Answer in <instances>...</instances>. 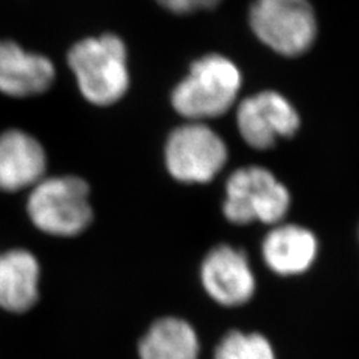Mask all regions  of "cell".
<instances>
[{
    "instance_id": "6",
    "label": "cell",
    "mask_w": 359,
    "mask_h": 359,
    "mask_svg": "<svg viewBox=\"0 0 359 359\" xmlns=\"http://www.w3.org/2000/svg\"><path fill=\"white\" fill-rule=\"evenodd\" d=\"M249 21L256 38L285 57L304 54L318 36L309 0H253Z\"/></svg>"
},
{
    "instance_id": "11",
    "label": "cell",
    "mask_w": 359,
    "mask_h": 359,
    "mask_svg": "<svg viewBox=\"0 0 359 359\" xmlns=\"http://www.w3.org/2000/svg\"><path fill=\"white\" fill-rule=\"evenodd\" d=\"M47 153L33 135L9 129L0 133V190L32 189L45 177Z\"/></svg>"
},
{
    "instance_id": "2",
    "label": "cell",
    "mask_w": 359,
    "mask_h": 359,
    "mask_svg": "<svg viewBox=\"0 0 359 359\" xmlns=\"http://www.w3.org/2000/svg\"><path fill=\"white\" fill-rule=\"evenodd\" d=\"M243 86L240 67L220 54H208L192 63L189 74L171 93V105L187 121L220 117L237 104Z\"/></svg>"
},
{
    "instance_id": "5",
    "label": "cell",
    "mask_w": 359,
    "mask_h": 359,
    "mask_svg": "<svg viewBox=\"0 0 359 359\" xmlns=\"http://www.w3.org/2000/svg\"><path fill=\"white\" fill-rule=\"evenodd\" d=\"M163 161L168 174L183 184H207L226 166L229 149L204 121H186L168 135Z\"/></svg>"
},
{
    "instance_id": "9",
    "label": "cell",
    "mask_w": 359,
    "mask_h": 359,
    "mask_svg": "<svg viewBox=\"0 0 359 359\" xmlns=\"http://www.w3.org/2000/svg\"><path fill=\"white\" fill-rule=\"evenodd\" d=\"M55 80L53 60L11 39H0V93L32 97L47 92Z\"/></svg>"
},
{
    "instance_id": "8",
    "label": "cell",
    "mask_w": 359,
    "mask_h": 359,
    "mask_svg": "<svg viewBox=\"0 0 359 359\" xmlns=\"http://www.w3.org/2000/svg\"><path fill=\"white\" fill-rule=\"evenodd\" d=\"M205 294L223 307H240L252 301L256 276L245 252L231 244H219L205 255L199 266Z\"/></svg>"
},
{
    "instance_id": "1",
    "label": "cell",
    "mask_w": 359,
    "mask_h": 359,
    "mask_svg": "<svg viewBox=\"0 0 359 359\" xmlns=\"http://www.w3.org/2000/svg\"><path fill=\"white\" fill-rule=\"evenodd\" d=\"M66 62L81 96L92 105H114L128 93V50L120 36L105 33L78 41L67 51Z\"/></svg>"
},
{
    "instance_id": "10",
    "label": "cell",
    "mask_w": 359,
    "mask_h": 359,
    "mask_svg": "<svg viewBox=\"0 0 359 359\" xmlns=\"http://www.w3.org/2000/svg\"><path fill=\"white\" fill-rule=\"evenodd\" d=\"M264 264L277 276L294 277L307 273L316 262L319 241L313 231L297 223H277L261 244Z\"/></svg>"
},
{
    "instance_id": "15",
    "label": "cell",
    "mask_w": 359,
    "mask_h": 359,
    "mask_svg": "<svg viewBox=\"0 0 359 359\" xmlns=\"http://www.w3.org/2000/svg\"><path fill=\"white\" fill-rule=\"evenodd\" d=\"M168 13L177 15L194 14L201 9H211L217 6L222 0H156Z\"/></svg>"
},
{
    "instance_id": "12",
    "label": "cell",
    "mask_w": 359,
    "mask_h": 359,
    "mask_svg": "<svg viewBox=\"0 0 359 359\" xmlns=\"http://www.w3.org/2000/svg\"><path fill=\"white\" fill-rule=\"evenodd\" d=\"M41 266L36 256L25 249L0 253V309L26 313L39 299Z\"/></svg>"
},
{
    "instance_id": "7",
    "label": "cell",
    "mask_w": 359,
    "mask_h": 359,
    "mask_svg": "<svg viewBox=\"0 0 359 359\" xmlns=\"http://www.w3.org/2000/svg\"><path fill=\"white\" fill-rule=\"evenodd\" d=\"M235 123L249 147L268 150L278 140L294 137L301 126V117L286 96L274 90H264L241 100Z\"/></svg>"
},
{
    "instance_id": "14",
    "label": "cell",
    "mask_w": 359,
    "mask_h": 359,
    "mask_svg": "<svg viewBox=\"0 0 359 359\" xmlns=\"http://www.w3.org/2000/svg\"><path fill=\"white\" fill-rule=\"evenodd\" d=\"M212 359H277V356L264 334L235 330L222 337Z\"/></svg>"
},
{
    "instance_id": "13",
    "label": "cell",
    "mask_w": 359,
    "mask_h": 359,
    "mask_svg": "<svg viewBox=\"0 0 359 359\" xmlns=\"http://www.w3.org/2000/svg\"><path fill=\"white\" fill-rule=\"evenodd\" d=\"M140 359H199L201 341L195 327L177 316L156 319L138 344Z\"/></svg>"
},
{
    "instance_id": "4",
    "label": "cell",
    "mask_w": 359,
    "mask_h": 359,
    "mask_svg": "<svg viewBox=\"0 0 359 359\" xmlns=\"http://www.w3.org/2000/svg\"><path fill=\"white\" fill-rule=\"evenodd\" d=\"M27 215L33 226L53 237H76L93 222L90 187L81 177H43L30 189Z\"/></svg>"
},
{
    "instance_id": "3",
    "label": "cell",
    "mask_w": 359,
    "mask_h": 359,
    "mask_svg": "<svg viewBox=\"0 0 359 359\" xmlns=\"http://www.w3.org/2000/svg\"><path fill=\"white\" fill-rule=\"evenodd\" d=\"M289 189L265 166L249 165L235 170L224 183L222 212L235 226L282 223L290 210Z\"/></svg>"
}]
</instances>
